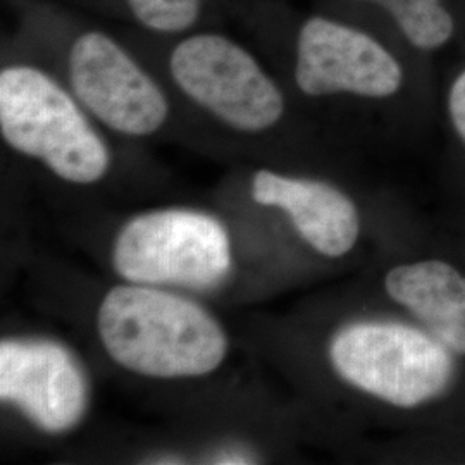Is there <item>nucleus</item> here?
Returning <instances> with one entry per match:
<instances>
[{
    "label": "nucleus",
    "mask_w": 465,
    "mask_h": 465,
    "mask_svg": "<svg viewBox=\"0 0 465 465\" xmlns=\"http://www.w3.org/2000/svg\"><path fill=\"white\" fill-rule=\"evenodd\" d=\"M99 332L114 362L150 378L209 374L228 350L223 328L200 305L138 284L105 295Z\"/></svg>",
    "instance_id": "1"
},
{
    "label": "nucleus",
    "mask_w": 465,
    "mask_h": 465,
    "mask_svg": "<svg viewBox=\"0 0 465 465\" xmlns=\"http://www.w3.org/2000/svg\"><path fill=\"white\" fill-rule=\"evenodd\" d=\"M0 132L13 149L69 183H95L109 169V150L82 107L38 67L2 69Z\"/></svg>",
    "instance_id": "2"
},
{
    "label": "nucleus",
    "mask_w": 465,
    "mask_h": 465,
    "mask_svg": "<svg viewBox=\"0 0 465 465\" xmlns=\"http://www.w3.org/2000/svg\"><path fill=\"white\" fill-rule=\"evenodd\" d=\"M330 357L350 384L403 409L438 397L453 376L445 345L397 322L347 326L334 336Z\"/></svg>",
    "instance_id": "3"
},
{
    "label": "nucleus",
    "mask_w": 465,
    "mask_h": 465,
    "mask_svg": "<svg viewBox=\"0 0 465 465\" xmlns=\"http://www.w3.org/2000/svg\"><path fill=\"white\" fill-rule=\"evenodd\" d=\"M117 272L134 284L213 288L232 267L230 236L213 216L159 211L134 217L117 236Z\"/></svg>",
    "instance_id": "4"
},
{
    "label": "nucleus",
    "mask_w": 465,
    "mask_h": 465,
    "mask_svg": "<svg viewBox=\"0 0 465 465\" xmlns=\"http://www.w3.org/2000/svg\"><path fill=\"white\" fill-rule=\"evenodd\" d=\"M173 80L186 97L245 134L274 126L284 97L249 50L221 34L190 35L169 57Z\"/></svg>",
    "instance_id": "5"
},
{
    "label": "nucleus",
    "mask_w": 465,
    "mask_h": 465,
    "mask_svg": "<svg viewBox=\"0 0 465 465\" xmlns=\"http://www.w3.org/2000/svg\"><path fill=\"white\" fill-rule=\"evenodd\" d=\"M69 82L84 109L117 134L149 136L169 114L159 84L104 32H84L69 50Z\"/></svg>",
    "instance_id": "6"
},
{
    "label": "nucleus",
    "mask_w": 465,
    "mask_h": 465,
    "mask_svg": "<svg viewBox=\"0 0 465 465\" xmlns=\"http://www.w3.org/2000/svg\"><path fill=\"white\" fill-rule=\"evenodd\" d=\"M295 82L309 97L351 94L384 99L403 84V67L378 38L331 17H309L300 26Z\"/></svg>",
    "instance_id": "7"
},
{
    "label": "nucleus",
    "mask_w": 465,
    "mask_h": 465,
    "mask_svg": "<svg viewBox=\"0 0 465 465\" xmlns=\"http://www.w3.org/2000/svg\"><path fill=\"white\" fill-rule=\"evenodd\" d=\"M0 397L47 432L74 428L88 403V382L64 347L40 340L0 343Z\"/></svg>",
    "instance_id": "8"
},
{
    "label": "nucleus",
    "mask_w": 465,
    "mask_h": 465,
    "mask_svg": "<svg viewBox=\"0 0 465 465\" xmlns=\"http://www.w3.org/2000/svg\"><path fill=\"white\" fill-rule=\"evenodd\" d=\"M252 197L261 205L282 207L302 238L328 257L345 255L359 238L361 221L353 202L331 184L262 169L253 176Z\"/></svg>",
    "instance_id": "9"
},
{
    "label": "nucleus",
    "mask_w": 465,
    "mask_h": 465,
    "mask_svg": "<svg viewBox=\"0 0 465 465\" xmlns=\"http://www.w3.org/2000/svg\"><path fill=\"white\" fill-rule=\"evenodd\" d=\"M391 299L428 324L465 326V276L457 269L426 261L391 269L384 280Z\"/></svg>",
    "instance_id": "10"
},
{
    "label": "nucleus",
    "mask_w": 465,
    "mask_h": 465,
    "mask_svg": "<svg viewBox=\"0 0 465 465\" xmlns=\"http://www.w3.org/2000/svg\"><path fill=\"white\" fill-rule=\"evenodd\" d=\"M380 5L397 25L401 36L420 52L447 47L457 23L445 0H361Z\"/></svg>",
    "instance_id": "11"
},
{
    "label": "nucleus",
    "mask_w": 465,
    "mask_h": 465,
    "mask_svg": "<svg viewBox=\"0 0 465 465\" xmlns=\"http://www.w3.org/2000/svg\"><path fill=\"white\" fill-rule=\"evenodd\" d=\"M203 0H126L134 19L150 32L163 35L190 30L202 13Z\"/></svg>",
    "instance_id": "12"
},
{
    "label": "nucleus",
    "mask_w": 465,
    "mask_h": 465,
    "mask_svg": "<svg viewBox=\"0 0 465 465\" xmlns=\"http://www.w3.org/2000/svg\"><path fill=\"white\" fill-rule=\"evenodd\" d=\"M449 113L455 132L465 143V69H462L450 88Z\"/></svg>",
    "instance_id": "13"
},
{
    "label": "nucleus",
    "mask_w": 465,
    "mask_h": 465,
    "mask_svg": "<svg viewBox=\"0 0 465 465\" xmlns=\"http://www.w3.org/2000/svg\"><path fill=\"white\" fill-rule=\"evenodd\" d=\"M431 328L434 338L455 353H465V326L453 322L428 324Z\"/></svg>",
    "instance_id": "14"
}]
</instances>
